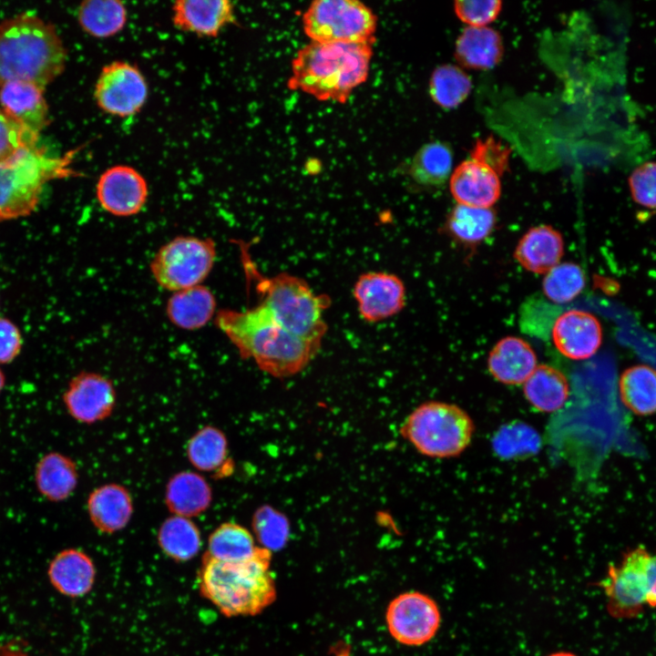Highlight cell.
<instances>
[{
  "mask_svg": "<svg viewBox=\"0 0 656 656\" xmlns=\"http://www.w3.org/2000/svg\"><path fill=\"white\" fill-rule=\"evenodd\" d=\"M215 323L242 358L253 360L261 371L274 377L301 372L320 349L282 327L260 303L241 311L221 309Z\"/></svg>",
  "mask_w": 656,
  "mask_h": 656,
  "instance_id": "cell-1",
  "label": "cell"
},
{
  "mask_svg": "<svg viewBox=\"0 0 656 656\" xmlns=\"http://www.w3.org/2000/svg\"><path fill=\"white\" fill-rule=\"evenodd\" d=\"M67 50L56 27L21 13L0 23V87L12 81L45 88L66 67Z\"/></svg>",
  "mask_w": 656,
  "mask_h": 656,
  "instance_id": "cell-2",
  "label": "cell"
},
{
  "mask_svg": "<svg viewBox=\"0 0 656 656\" xmlns=\"http://www.w3.org/2000/svg\"><path fill=\"white\" fill-rule=\"evenodd\" d=\"M373 45L311 42L292 62L288 87L318 100L345 103L368 76Z\"/></svg>",
  "mask_w": 656,
  "mask_h": 656,
  "instance_id": "cell-3",
  "label": "cell"
},
{
  "mask_svg": "<svg viewBox=\"0 0 656 656\" xmlns=\"http://www.w3.org/2000/svg\"><path fill=\"white\" fill-rule=\"evenodd\" d=\"M271 561L272 551L261 547L237 562L220 561L205 553L199 571L200 591L227 617L257 615L276 599Z\"/></svg>",
  "mask_w": 656,
  "mask_h": 656,
  "instance_id": "cell-4",
  "label": "cell"
},
{
  "mask_svg": "<svg viewBox=\"0 0 656 656\" xmlns=\"http://www.w3.org/2000/svg\"><path fill=\"white\" fill-rule=\"evenodd\" d=\"M240 248L246 277L255 284L259 303L286 330L321 347L327 331L323 313L331 305L330 297L316 294L304 280L287 272L261 273L247 246L240 242Z\"/></svg>",
  "mask_w": 656,
  "mask_h": 656,
  "instance_id": "cell-5",
  "label": "cell"
},
{
  "mask_svg": "<svg viewBox=\"0 0 656 656\" xmlns=\"http://www.w3.org/2000/svg\"><path fill=\"white\" fill-rule=\"evenodd\" d=\"M69 160L67 156L49 157L35 146L0 162V221L30 215L48 181L73 174Z\"/></svg>",
  "mask_w": 656,
  "mask_h": 656,
  "instance_id": "cell-6",
  "label": "cell"
},
{
  "mask_svg": "<svg viewBox=\"0 0 656 656\" xmlns=\"http://www.w3.org/2000/svg\"><path fill=\"white\" fill-rule=\"evenodd\" d=\"M475 423L455 404L427 401L404 420L400 434L421 455L431 458L460 456L471 444Z\"/></svg>",
  "mask_w": 656,
  "mask_h": 656,
  "instance_id": "cell-7",
  "label": "cell"
},
{
  "mask_svg": "<svg viewBox=\"0 0 656 656\" xmlns=\"http://www.w3.org/2000/svg\"><path fill=\"white\" fill-rule=\"evenodd\" d=\"M302 25L313 42L373 45L377 18L356 0H317L304 12Z\"/></svg>",
  "mask_w": 656,
  "mask_h": 656,
  "instance_id": "cell-8",
  "label": "cell"
},
{
  "mask_svg": "<svg viewBox=\"0 0 656 656\" xmlns=\"http://www.w3.org/2000/svg\"><path fill=\"white\" fill-rule=\"evenodd\" d=\"M216 256L212 239L178 236L159 249L149 268L161 288L175 292L200 285L211 272Z\"/></svg>",
  "mask_w": 656,
  "mask_h": 656,
  "instance_id": "cell-9",
  "label": "cell"
},
{
  "mask_svg": "<svg viewBox=\"0 0 656 656\" xmlns=\"http://www.w3.org/2000/svg\"><path fill=\"white\" fill-rule=\"evenodd\" d=\"M651 554L642 547L627 552L620 564H611L599 583L607 598L609 614L619 620L638 617L647 605L648 566Z\"/></svg>",
  "mask_w": 656,
  "mask_h": 656,
  "instance_id": "cell-10",
  "label": "cell"
},
{
  "mask_svg": "<svg viewBox=\"0 0 656 656\" xmlns=\"http://www.w3.org/2000/svg\"><path fill=\"white\" fill-rule=\"evenodd\" d=\"M149 87L138 67L126 61L111 62L101 69L94 97L105 113L127 118L137 114L145 105Z\"/></svg>",
  "mask_w": 656,
  "mask_h": 656,
  "instance_id": "cell-11",
  "label": "cell"
},
{
  "mask_svg": "<svg viewBox=\"0 0 656 656\" xmlns=\"http://www.w3.org/2000/svg\"><path fill=\"white\" fill-rule=\"evenodd\" d=\"M385 621L389 633L396 641L407 646H420L436 635L441 614L431 597L419 591H408L390 601Z\"/></svg>",
  "mask_w": 656,
  "mask_h": 656,
  "instance_id": "cell-12",
  "label": "cell"
},
{
  "mask_svg": "<svg viewBox=\"0 0 656 656\" xmlns=\"http://www.w3.org/2000/svg\"><path fill=\"white\" fill-rule=\"evenodd\" d=\"M96 195L105 211L118 217H129L138 213L145 206L149 187L136 169L116 165L99 176Z\"/></svg>",
  "mask_w": 656,
  "mask_h": 656,
  "instance_id": "cell-13",
  "label": "cell"
},
{
  "mask_svg": "<svg viewBox=\"0 0 656 656\" xmlns=\"http://www.w3.org/2000/svg\"><path fill=\"white\" fill-rule=\"evenodd\" d=\"M354 297L361 317L368 323L388 319L403 310L405 288L395 274L385 272H368L357 279Z\"/></svg>",
  "mask_w": 656,
  "mask_h": 656,
  "instance_id": "cell-14",
  "label": "cell"
},
{
  "mask_svg": "<svg viewBox=\"0 0 656 656\" xmlns=\"http://www.w3.org/2000/svg\"><path fill=\"white\" fill-rule=\"evenodd\" d=\"M63 400L74 419L93 424L111 415L116 404V391L112 382L104 375L82 372L72 378Z\"/></svg>",
  "mask_w": 656,
  "mask_h": 656,
  "instance_id": "cell-15",
  "label": "cell"
},
{
  "mask_svg": "<svg viewBox=\"0 0 656 656\" xmlns=\"http://www.w3.org/2000/svg\"><path fill=\"white\" fill-rule=\"evenodd\" d=\"M602 327L590 313L572 309L557 317L551 338L557 350L572 360L593 356L602 343Z\"/></svg>",
  "mask_w": 656,
  "mask_h": 656,
  "instance_id": "cell-16",
  "label": "cell"
},
{
  "mask_svg": "<svg viewBox=\"0 0 656 656\" xmlns=\"http://www.w3.org/2000/svg\"><path fill=\"white\" fill-rule=\"evenodd\" d=\"M499 175L472 159L461 162L450 175L451 194L460 205L491 208L500 198Z\"/></svg>",
  "mask_w": 656,
  "mask_h": 656,
  "instance_id": "cell-17",
  "label": "cell"
},
{
  "mask_svg": "<svg viewBox=\"0 0 656 656\" xmlns=\"http://www.w3.org/2000/svg\"><path fill=\"white\" fill-rule=\"evenodd\" d=\"M172 22L184 32L216 37L236 23L234 5L229 0H178L172 5Z\"/></svg>",
  "mask_w": 656,
  "mask_h": 656,
  "instance_id": "cell-18",
  "label": "cell"
},
{
  "mask_svg": "<svg viewBox=\"0 0 656 656\" xmlns=\"http://www.w3.org/2000/svg\"><path fill=\"white\" fill-rule=\"evenodd\" d=\"M538 366L533 347L524 339L506 336L490 350L487 369L492 377L507 385L523 384Z\"/></svg>",
  "mask_w": 656,
  "mask_h": 656,
  "instance_id": "cell-19",
  "label": "cell"
},
{
  "mask_svg": "<svg viewBox=\"0 0 656 656\" xmlns=\"http://www.w3.org/2000/svg\"><path fill=\"white\" fill-rule=\"evenodd\" d=\"M44 90L29 82H8L0 87V108L26 129L39 135L50 122Z\"/></svg>",
  "mask_w": 656,
  "mask_h": 656,
  "instance_id": "cell-20",
  "label": "cell"
},
{
  "mask_svg": "<svg viewBox=\"0 0 656 656\" xmlns=\"http://www.w3.org/2000/svg\"><path fill=\"white\" fill-rule=\"evenodd\" d=\"M563 254L562 234L547 224L528 230L514 251L516 261L526 271L536 274L548 273L560 262Z\"/></svg>",
  "mask_w": 656,
  "mask_h": 656,
  "instance_id": "cell-21",
  "label": "cell"
},
{
  "mask_svg": "<svg viewBox=\"0 0 656 656\" xmlns=\"http://www.w3.org/2000/svg\"><path fill=\"white\" fill-rule=\"evenodd\" d=\"M87 512L93 525L101 532L111 534L129 522L133 503L128 490L111 483L95 488L87 499Z\"/></svg>",
  "mask_w": 656,
  "mask_h": 656,
  "instance_id": "cell-22",
  "label": "cell"
},
{
  "mask_svg": "<svg viewBox=\"0 0 656 656\" xmlns=\"http://www.w3.org/2000/svg\"><path fill=\"white\" fill-rule=\"evenodd\" d=\"M47 575L53 587L61 594L77 598L93 587L96 569L92 559L85 552L67 548L51 560Z\"/></svg>",
  "mask_w": 656,
  "mask_h": 656,
  "instance_id": "cell-23",
  "label": "cell"
},
{
  "mask_svg": "<svg viewBox=\"0 0 656 656\" xmlns=\"http://www.w3.org/2000/svg\"><path fill=\"white\" fill-rule=\"evenodd\" d=\"M216 306L212 292L200 284L173 292L167 302L166 313L176 327L195 331L211 320Z\"/></svg>",
  "mask_w": 656,
  "mask_h": 656,
  "instance_id": "cell-24",
  "label": "cell"
},
{
  "mask_svg": "<svg viewBox=\"0 0 656 656\" xmlns=\"http://www.w3.org/2000/svg\"><path fill=\"white\" fill-rule=\"evenodd\" d=\"M500 34L487 26H467L458 36L455 46L456 61L471 69H490L503 56Z\"/></svg>",
  "mask_w": 656,
  "mask_h": 656,
  "instance_id": "cell-25",
  "label": "cell"
},
{
  "mask_svg": "<svg viewBox=\"0 0 656 656\" xmlns=\"http://www.w3.org/2000/svg\"><path fill=\"white\" fill-rule=\"evenodd\" d=\"M211 487L198 473L182 471L168 482L165 502L169 511L184 518L196 517L208 509L211 503Z\"/></svg>",
  "mask_w": 656,
  "mask_h": 656,
  "instance_id": "cell-26",
  "label": "cell"
},
{
  "mask_svg": "<svg viewBox=\"0 0 656 656\" xmlns=\"http://www.w3.org/2000/svg\"><path fill=\"white\" fill-rule=\"evenodd\" d=\"M522 385L527 402L541 413H553L561 409L569 396L566 375L548 364H538Z\"/></svg>",
  "mask_w": 656,
  "mask_h": 656,
  "instance_id": "cell-27",
  "label": "cell"
},
{
  "mask_svg": "<svg viewBox=\"0 0 656 656\" xmlns=\"http://www.w3.org/2000/svg\"><path fill=\"white\" fill-rule=\"evenodd\" d=\"M35 477L41 495L54 502L67 499L78 481L75 462L56 452L48 453L38 461Z\"/></svg>",
  "mask_w": 656,
  "mask_h": 656,
  "instance_id": "cell-28",
  "label": "cell"
},
{
  "mask_svg": "<svg viewBox=\"0 0 656 656\" xmlns=\"http://www.w3.org/2000/svg\"><path fill=\"white\" fill-rule=\"evenodd\" d=\"M187 454L191 465L200 471L228 474V442L219 428L207 425L196 432L187 445Z\"/></svg>",
  "mask_w": 656,
  "mask_h": 656,
  "instance_id": "cell-29",
  "label": "cell"
},
{
  "mask_svg": "<svg viewBox=\"0 0 656 656\" xmlns=\"http://www.w3.org/2000/svg\"><path fill=\"white\" fill-rule=\"evenodd\" d=\"M620 396L624 405L639 415L656 412V370L647 364L627 368L620 377Z\"/></svg>",
  "mask_w": 656,
  "mask_h": 656,
  "instance_id": "cell-30",
  "label": "cell"
},
{
  "mask_svg": "<svg viewBox=\"0 0 656 656\" xmlns=\"http://www.w3.org/2000/svg\"><path fill=\"white\" fill-rule=\"evenodd\" d=\"M127 18V8L118 0H87L77 8L81 28L96 38H108L118 34L125 27Z\"/></svg>",
  "mask_w": 656,
  "mask_h": 656,
  "instance_id": "cell-31",
  "label": "cell"
},
{
  "mask_svg": "<svg viewBox=\"0 0 656 656\" xmlns=\"http://www.w3.org/2000/svg\"><path fill=\"white\" fill-rule=\"evenodd\" d=\"M161 550L176 561L193 559L201 547L200 529L189 518L173 515L161 524L158 532Z\"/></svg>",
  "mask_w": 656,
  "mask_h": 656,
  "instance_id": "cell-32",
  "label": "cell"
},
{
  "mask_svg": "<svg viewBox=\"0 0 656 656\" xmlns=\"http://www.w3.org/2000/svg\"><path fill=\"white\" fill-rule=\"evenodd\" d=\"M453 153L440 141L429 142L415 154L409 168L412 179L425 186H441L450 177Z\"/></svg>",
  "mask_w": 656,
  "mask_h": 656,
  "instance_id": "cell-33",
  "label": "cell"
},
{
  "mask_svg": "<svg viewBox=\"0 0 656 656\" xmlns=\"http://www.w3.org/2000/svg\"><path fill=\"white\" fill-rule=\"evenodd\" d=\"M258 548L248 529L237 523L226 522L210 535L206 554L220 561L237 562L253 556Z\"/></svg>",
  "mask_w": 656,
  "mask_h": 656,
  "instance_id": "cell-34",
  "label": "cell"
},
{
  "mask_svg": "<svg viewBox=\"0 0 656 656\" xmlns=\"http://www.w3.org/2000/svg\"><path fill=\"white\" fill-rule=\"evenodd\" d=\"M496 213L491 208H476L457 204L446 220L452 237L467 244L484 241L494 230Z\"/></svg>",
  "mask_w": 656,
  "mask_h": 656,
  "instance_id": "cell-35",
  "label": "cell"
},
{
  "mask_svg": "<svg viewBox=\"0 0 656 656\" xmlns=\"http://www.w3.org/2000/svg\"><path fill=\"white\" fill-rule=\"evenodd\" d=\"M472 82L460 67L446 64L435 68L429 81V94L442 108H454L468 97Z\"/></svg>",
  "mask_w": 656,
  "mask_h": 656,
  "instance_id": "cell-36",
  "label": "cell"
},
{
  "mask_svg": "<svg viewBox=\"0 0 656 656\" xmlns=\"http://www.w3.org/2000/svg\"><path fill=\"white\" fill-rule=\"evenodd\" d=\"M585 287V275L581 267L574 262H559L542 281L544 295L555 303L574 300Z\"/></svg>",
  "mask_w": 656,
  "mask_h": 656,
  "instance_id": "cell-37",
  "label": "cell"
},
{
  "mask_svg": "<svg viewBox=\"0 0 656 656\" xmlns=\"http://www.w3.org/2000/svg\"><path fill=\"white\" fill-rule=\"evenodd\" d=\"M254 534L261 548L271 551L282 548L289 536L287 518L269 506L261 507L252 518Z\"/></svg>",
  "mask_w": 656,
  "mask_h": 656,
  "instance_id": "cell-38",
  "label": "cell"
},
{
  "mask_svg": "<svg viewBox=\"0 0 656 656\" xmlns=\"http://www.w3.org/2000/svg\"><path fill=\"white\" fill-rule=\"evenodd\" d=\"M38 136L0 108V162L11 159L24 148L37 146Z\"/></svg>",
  "mask_w": 656,
  "mask_h": 656,
  "instance_id": "cell-39",
  "label": "cell"
},
{
  "mask_svg": "<svg viewBox=\"0 0 656 656\" xmlns=\"http://www.w3.org/2000/svg\"><path fill=\"white\" fill-rule=\"evenodd\" d=\"M628 185L633 201L648 210H656V161H646L629 176Z\"/></svg>",
  "mask_w": 656,
  "mask_h": 656,
  "instance_id": "cell-40",
  "label": "cell"
},
{
  "mask_svg": "<svg viewBox=\"0 0 656 656\" xmlns=\"http://www.w3.org/2000/svg\"><path fill=\"white\" fill-rule=\"evenodd\" d=\"M502 8L501 1L466 0L456 1L454 10L456 16L468 26H487L493 22Z\"/></svg>",
  "mask_w": 656,
  "mask_h": 656,
  "instance_id": "cell-41",
  "label": "cell"
},
{
  "mask_svg": "<svg viewBox=\"0 0 656 656\" xmlns=\"http://www.w3.org/2000/svg\"><path fill=\"white\" fill-rule=\"evenodd\" d=\"M509 155V148L493 137H488L476 142L470 159L487 166L501 176L508 168Z\"/></svg>",
  "mask_w": 656,
  "mask_h": 656,
  "instance_id": "cell-42",
  "label": "cell"
},
{
  "mask_svg": "<svg viewBox=\"0 0 656 656\" xmlns=\"http://www.w3.org/2000/svg\"><path fill=\"white\" fill-rule=\"evenodd\" d=\"M22 347L21 333L15 323L0 318V364L12 362Z\"/></svg>",
  "mask_w": 656,
  "mask_h": 656,
  "instance_id": "cell-43",
  "label": "cell"
},
{
  "mask_svg": "<svg viewBox=\"0 0 656 656\" xmlns=\"http://www.w3.org/2000/svg\"><path fill=\"white\" fill-rule=\"evenodd\" d=\"M648 582L649 593L647 598V605L656 607V554L651 555L648 566Z\"/></svg>",
  "mask_w": 656,
  "mask_h": 656,
  "instance_id": "cell-44",
  "label": "cell"
},
{
  "mask_svg": "<svg viewBox=\"0 0 656 656\" xmlns=\"http://www.w3.org/2000/svg\"><path fill=\"white\" fill-rule=\"evenodd\" d=\"M548 656H577V655H575V654H573V653H571V652L559 651V652L552 653V654H550V655H548Z\"/></svg>",
  "mask_w": 656,
  "mask_h": 656,
  "instance_id": "cell-45",
  "label": "cell"
},
{
  "mask_svg": "<svg viewBox=\"0 0 656 656\" xmlns=\"http://www.w3.org/2000/svg\"><path fill=\"white\" fill-rule=\"evenodd\" d=\"M5 385V375L0 370V392L2 391L3 387Z\"/></svg>",
  "mask_w": 656,
  "mask_h": 656,
  "instance_id": "cell-46",
  "label": "cell"
}]
</instances>
